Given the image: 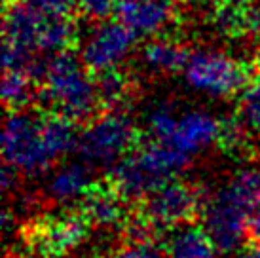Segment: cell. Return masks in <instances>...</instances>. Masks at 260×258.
Returning <instances> with one entry per match:
<instances>
[{
	"mask_svg": "<svg viewBox=\"0 0 260 258\" xmlns=\"http://www.w3.org/2000/svg\"><path fill=\"white\" fill-rule=\"evenodd\" d=\"M38 97L50 107V112L65 116L74 123L91 122L103 108L95 78L82 59L71 53L53 55L46 63Z\"/></svg>",
	"mask_w": 260,
	"mask_h": 258,
	"instance_id": "6da1fadb",
	"label": "cell"
},
{
	"mask_svg": "<svg viewBox=\"0 0 260 258\" xmlns=\"http://www.w3.org/2000/svg\"><path fill=\"white\" fill-rule=\"evenodd\" d=\"M91 222L76 205L30 216L19 228V239L32 258H63L91 232Z\"/></svg>",
	"mask_w": 260,
	"mask_h": 258,
	"instance_id": "7a4b0ae2",
	"label": "cell"
},
{
	"mask_svg": "<svg viewBox=\"0 0 260 258\" xmlns=\"http://www.w3.org/2000/svg\"><path fill=\"white\" fill-rule=\"evenodd\" d=\"M205 203L207 200L196 184L173 179L139 201H133L131 207L164 237L169 230L198 222L203 216Z\"/></svg>",
	"mask_w": 260,
	"mask_h": 258,
	"instance_id": "3957f363",
	"label": "cell"
},
{
	"mask_svg": "<svg viewBox=\"0 0 260 258\" xmlns=\"http://www.w3.org/2000/svg\"><path fill=\"white\" fill-rule=\"evenodd\" d=\"M143 143L137 125L123 110H107L95 116L80 135L78 152L87 165L118 164Z\"/></svg>",
	"mask_w": 260,
	"mask_h": 258,
	"instance_id": "277c9868",
	"label": "cell"
},
{
	"mask_svg": "<svg viewBox=\"0 0 260 258\" xmlns=\"http://www.w3.org/2000/svg\"><path fill=\"white\" fill-rule=\"evenodd\" d=\"M184 80L194 91L213 99L241 93L249 84V67L220 50H198L190 53Z\"/></svg>",
	"mask_w": 260,
	"mask_h": 258,
	"instance_id": "5b68a950",
	"label": "cell"
},
{
	"mask_svg": "<svg viewBox=\"0 0 260 258\" xmlns=\"http://www.w3.org/2000/svg\"><path fill=\"white\" fill-rule=\"evenodd\" d=\"M4 164L23 175H42L55 164L44 141L40 118L29 112H10L2 131Z\"/></svg>",
	"mask_w": 260,
	"mask_h": 258,
	"instance_id": "8992f818",
	"label": "cell"
},
{
	"mask_svg": "<svg viewBox=\"0 0 260 258\" xmlns=\"http://www.w3.org/2000/svg\"><path fill=\"white\" fill-rule=\"evenodd\" d=\"M135 42L137 35L120 19L101 21L86 38L80 59L87 71L95 74L116 71L131 55Z\"/></svg>",
	"mask_w": 260,
	"mask_h": 258,
	"instance_id": "52a82bcc",
	"label": "cell"
},
{
	"mask_svg": "<svg viewBox=\"0 0 260 258\" xmlns=\"http://www.w3.org/2000/svg\"><path fill=\"white\" fill-rule=\"evenodd\" d=\"M249 209L236 198L230 186L220 188L207 200L203 211V226L215 239L220 252H230L241 247L247 236Z\"/></svg>",
	"mask_w": 260,
	"mask_h": 258,
	"instance_id": "ba28073f",
	"label": "cell"
},
{
	"mask_svg": "<svg viewBox=\"0 0 260 258\" xmlns=\"http://www.w3.org/2000/svg\"><path fill=\"white\" fill-rule=\"evenodd\" d=\"M76 207L86 215L91 226H116L120 228L127 218L131 201L120 192L116 182L105 175L103 179L91 180L89 186L80 196Z\"/></svg>",
	"mask_w": 260,
	"mask_h": 258,
	"instance_id": "9c48e42d",
	"label": "cell"
},
{
	"mask_svg": "<svg viewBox=\"0 0 260 258\" xmlns=\"http://www.w3.org/2000/svg\"><path fill=\"white\" fill-rule=\"evenodd\" d=\"M118 19L137 36H156L167 29L175 17L171 0H120Z\"/></svg>",
	"mask_w": 260,
	"mask_h": 258,
	"instance_id": "30bf717a",
	"label": "cell"
},
{
	"mask_svg": "<svg viewBox=\"0 0 260 258\" xmlns=\"http://www.w3.org/2000/svg\"><path fill=\"white\" fill-rule=\"evenodd\" d=\"M44 15L23 6L21 2L12 0L6 2L4 8V46L17 48V50L37 53L38 40H40V29H42Z\"/></svg>",
	"mask_w": 260,
	"mask_h": 258,
	"instance_id": "8fae6325",
	"label": "cell"
},
{
	"mask_svg": "<svg viewBox=\"0 0 260 258\" xmlns=\"http://www.w3.org/2000/svg\"><path fill=\"white\" fill-rule=\"evenodd\" d=\"M218 127L220 120H217L213 114L205 110H190L179 116V125L169 144L192 158L209 144L217 143Z\"/></svg>",
	"mask_w": 260,
	"mask_h": 258,
	"instance_id": "7c38bea8",
	"label": "cell"
},
{
	"mask_svg": "<svg viewBox=\"0 0 260 258\" xmlns=\"http://www.w3.org/2000/svg\"><path fill=\"white\" fill-rule=\"evenodd\" d=\"M161 249L167 258H218L220 252L207 228L200 222L169 230Z\"/></svg>",
	"mask_w": 260,
	"mask_h": 258,
	"instance_id": "4fadbf2b",
	"label": "cell"
},
{
	"mask_svg": "<svg viewBox=\"0 0 260 258\" xmlns=\"http://www.w3.org/2000/svg\"><path fill=\"white\" fill-rule=\"evenodd\" d=\"M141 59L148 71L158 72V74H173V72L184 71L190 59V51L175 38L156 36L146 42L141 51Z\"/></svg>",
	"mask_w": 260,
	"mask_h": 258,
	"instance_id": "5bb4252c",
	"label": "cell"
},
{
	"mask_svg": "<svg viewBox=\"0 0 260 258\" xmlns=\"http://www.w3.org/2000/svg\"><path fill=\"white\" fill-rule=\"evenodd\" d=\"M213 25L228 38H245L260 35V10L256 4L247 8H215Z\"/></svg>",
	"mask_w": 260,
	"mask_h": 258,
	"instance_id": "9a60e30c",
	"label": "cell"
},
{
	"mask_svg": "<svg viewBox=\"0 0 260 258\" xmlns=\"http://www.w3.org/2000/svg\"><path fill=\"white\" fill-rule=\"evenodd\" d=\"M76 42V25L71 15H44L38 51H46L51 55L69 53Z\"/></svg>",
	"mask_w": 260,
	"mask_h": 258,
	"instance_id": "2e32d148",
	"label": "cell"
},
{
	"mask_svg": "<svg viewBox=\"0 0 260 258\" xmlns=\"http://www.w3.org/2000/svg\"><path fill=\"white\" fill-rule=\"evenodd\" d=\"M91 182V173L87 164H71L59 169L50 182V194L57 201L80 200Z\"/></svg>",
	"mask_w": 260,
	"mask_h": 258,
	"instance_id": "e0dca14e",
	"label": "cell"
},
{
	"mask_svg": "<svg viewBox=\"0 0 260 258\" xmlns=\"http://www.w3.org/2000/svg\"><path fill=\"white\" fill-rule=\"evenodd\" d=\"M35 91V76L25 71H4L2 78V101L10 112H23Z\"/></svg>",
	"mask_w": 260,
	"mask_h": 258,
	"instance_id": "ac0fdd59",
	"label": "cell"
},
{
	"mask_svg": "<svg viewBox=\"0 0 260 258\" xmlns=\"http://www.w3.org/2000/svg\"><path fill=\"white\" fill-rule=\"evenodd\" d=\"M95 82H97L101 105L107 110H122V105L129 99L131 91H133L129 76L123 74L120 69L97 74Z\"/></svg>",
	"mask_w": 260,
	"mask_h": 258,
	"instance_id": "d6986e66",
	"label": "cell"
},
{
	"mask_svg": "<svg viewBox=\"0 0 260 258\" xmlns=\"http://www.w3.org/2000/svg\"><path fill=\"white\" fill-rule=\"evenodd\" d=\"M249 129L241 123L238 116L236 118H224L220 120V127H218L217 146L218 150H222L226 156L232 158H245V154L251 148L249 143Z\"/></svg>",
	"mask_w": 260,
	"mask_h": 258,
	"instance_id": "ffe728a7",
	"label": "cell"
},
{
	"mask_svg": "<svg viewBox=\"0 0 260 258\" xmlns=\"http://www.w3.org/2000/svg\"><path fill=\"white\" fill-rule=\"evenodd\" d=\"M238 118L251 135L260 137V74L249 80L238 99Z\"/></svg>",
	"mask_w": 260,
	"mask_h": 258,
	"instance_id": "44dd1931",
	"label": "cell"
},
{
	"mask_svg": "<svg viewBox=\"0 0 260 258\" xmlns=\"http://www.w3.org/2000/svg\"><path fill=\"white\" fill-rule=\"evenodd\" d=\"M230 190L236 194L249 213L253 211L256 205H260V169L258 167H245L234 175L230 180Z\"/></svg>",
	"mask_w": 260,
	"mask_h": 258,
	"instance_id": "7402d4cb",
	"label": "cell"
},
{
	"mask_svg": "<svg viewBox=\"0 0 260 258\" xmlns=\"http://www.w3.org/2000/svg\"><path fill=\"white\" fill-rule=\"evenodd\" d=\"M146 123H148V133H150L152 141L171 143L175 131H177V125H179V116L175 114L171 105L159 103L148 112Z\"/></svg>",
	"mask_w": 260,
	"mask_h": 258,
	"instance_id": "603a6c76",
	"label": "cell"
},
{
	"mask_svg": "<svg viewBox=\"0 0 260 258\" xmlns=\"http://www.w3.org/2000/svg\"><path fill=\"white\" fill-rule=\"evenodd\" d=\"M71 4L78 14L93 21H107V17L118 6L116 0H71Z\"/></svg>",
	"mask_w": 260,
	"mask_h": 258,
	"instance_id": "cb8c5ba5",
	"label": "cell"
},
{
	"mask_svg": "<svg viewBox=\"0 0 260 258\" xmlns=\"http://www.w3.org/2000/svg\"><path fill=\"white\" fill-rule=\"evenodd\" d=\"M6 2H12V0H6ZM17 2L42 15H69V10L73 8L71 0H17Z\"/></svg>",
	"mask_w": 260,
	"mask_h": 258,
	"instance_id": "d4e9b609",
	"label": "cell"
},
{
	"mask_svg": "<svg viewBox=\"0 0 260 258\" xmlns=\"http://www.w3.org/2000/svg\"><path fill=\"white\" fill-rule=\"evenodd\" d=\"M93 258H159L156 251H152V247L146 245H122L120 249L112 252H105Z\"/></svg>",
	"mask_w": 260,
	"mask_h": 258,
	"instance_id": "484cf974",
	"label": "cell"
},
{
	"mask_svg": "<svg viewBox=\"0 0 260 258\" xmlns=\"http://www.w3.org/2000/svg\"><path fill=\"white\" fill-rule=\"evenodd\" d=\"M247 239L260 241V205L249 213V220H247Z\"/></svg>",
	"mask_w": 260,
	"mask_h": 258,
	"instance_id": "4316f807",
	"label": "cell"
},
{
	"mask_svg": "<svg viewBox=\"0 0 260 258\" xmlns=\"http://www.w3.org/2000/svg\"><path fill=\"white\" fill-rule=\"evenodd\" d=\"M211 10L215 8H247L253 6L254 0H203Z\"/></svg>",
	"mask_w": 260,
	"mask_h": 258,
	"instance_id": "83f0119b",
	"label": "cell"
},
{
	"mask_svg": "<svg viewBox=\"0 0 260 258\" xmlns=\"http://www.w3.org/2000/svg\"><path fill=\"white\" fill-rule=\"evenodd\" d=\"M236 258H260V241L247 239L243 247H239Z\"/></svg>",
	"mask_w": 260,
	"mask_h": 258,
	"instance_id": "f1b7e54d",
	"label": "cell"
},
{
	"mask_svg": "<svg viewBox=\"0 0 260 258\" xmlns=\"http://www.w3.org/2000/svg\"><path fill=\"white\" fill-rule=\"evenodd\" d=\"M17 175H19V171H15L14 167H10L8 164H4V167H2V188H4V190L14 188L15 182H17Z\"/></svg>",
	"mask_w": 260,
	"mask_h": 258,
	"instance_id": "f546056e",
	"label": "cell"
},
{
	"mask_svg": "<svg viewBox=\"0 0 260 258\" xmlns=\"http://www.w3.org/2000/svg\"><path fill=\"white\" fill-rule=\"evenodd\" d=\"M184 2H186V0H184Z\"/></svg>",
	"mask_w": 260,
	"mask_h": 258,
	"instance_id": "4dcf8cb0",
	"label": "cell"
}]
</instances>
